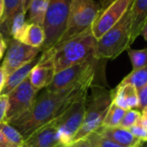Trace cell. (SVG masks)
I'll list each match as a JSON object with an SVG mask.
<instances>
[{"instance_id": "1", "label": "cell", "mask_w": 147, "mask_h": 147, "mask_svg": "<svg viewBox=\"0 0 147 147\" xmlns=\"http://www.w3.org/2000/svg\"><path fill=\"white\" fill-rule=\"evenodd\" d=\"M95 78L55 92L45 90L36 101L32 108L10 122L23 135L24 140L37 128L59 117L74 102L88 93Z\"/></svg>"}, {"instance_id": "2", "label": "cell", "mask_w": 147, "mask_h": 147, "mask_svg": "<svg viewBox=\"0 0 147 147\" xmlns=\"http://www.w3.org/2000/svg\"><path fill=\"white\" fill-rule=\"evenodd\" d=\"M97 39L89 28L77 36L56 44L48 52L52 59L55 72L85 62L95 57Z\"/></svg>"}, {"instance_id": "3", "label": "cell", "mask_w": 147, "mask_h": 147, "mask_svg": "<svg viewBox=\"0 0 147 147\" xmlns=\"http://www.w3.org/2000/svg\"><path fill=\"white\" fill-rule=\"evenodd\" d=\"M92 93L87 97L86 113L81 127L75 134L71 144L85 140L88 135L97 131L103 124L104 119L113 102L112 90L93 84Z\"/></svg>"}, {"instance_id": "4", "label": "cell", "mask_w": 147, "mask_h": 147, "mask_svg": "<svg viewBox=\"0 0 147 147\" xmlns=\"http://www.w3.org/2000/svg\"><path fill=\"white\" fill-rule=\"evenodd\" d=\"M131 6L122 18L97 40L95 57L100 59H114L131 47Z\"/></svg>"}, {"instance_id": "5", "label": "cell", "mask_w": 147, "mask_h": 147, "mask_svg": "<svg viewBox=\"0 0 147 147\" xmlns=\"http://www.w3.org/2000/svg\"><path fill=\"white\" fill-rule=\"evenodd\" d=\"M101 10V2L94 0H72L65 30L57 44L68 40L91 28Z\"/></svg>"}, {"instance_id": "6", "label": "cell", "mask_w": 147, "mask_h": 147, "mask_svg": "<svg viewBox=\"0 0 147 147\" xmlns=\"http://www.w3.org/2000/svg\"><path fill=\"white\" fill-rule=\"evenodd\" d=\"M72 0H49L43 21L45 40L42 52L54 47L63 34Z\"/></svg>"}, {"instance_id": "7", "label": "cell", "mask_w": 147, "mask_h": 147, "mask_svg": "<svg viewBox=\"0 0 147 147\" xmlns=\"http://www.w3.org/2000/svg\"><path fill=\"white\" fill-rule=\"evenodd\" d=\"M104 59L94 57L85 62L68 67L55 74L52 82L45 88L50 92L59 91L95 78L99 64Z\"/></svg>"}, {"instance_id": "8", "label": "cell", "mask_w": 147, "mask_h": 147, "mask_svg": "<svg viewBox=\"0 0 147 147\" xmlns=\"http://www.w3.org/2000/svg\"><path fill=\"white\" fill-rule=\"evenodd\" d=\"M88 93L74 102L59 117H57L58 136L65 147L70 146L71 141L82 125Z\"/></svg>"}, {"instance_id": "9", "label": "cell", "mask_w": 147, "mask_h": 147, "mask_svg": "<svg viewBox=\"0 0 147 147\" xmlns=\"http://www.w3.org/2000/svg\"><path fill=\"white\" fill-rule=\"evenodd\" d=\"M37 92L31 85L29 77L10 91L7 94L9 106L6 122L10 123L28 112L36 101Z\"/></svg>"}, {"instance_id": "10", "label": "cell", "mask_w": 147, "mask_h": 147, "mask_svg": "<svg viewBox=\"0 0 147 147\" xmlns=\"http://www.w3.org/2000/svg\"><path fill=\"white\" fill-rule=\"evenodd\" d=\"M42 52V48L33 47L10 38L8 40L7 51L2 68L8 77L18 68L36 59Z\"/></svg>"}, {"instance_id": "11", "label": "cell", "mask_w": 147, "mask_h": 147, "mask_svg": "<svg viewBox=\"0 0 147 147\" xmlns=\"http://www.w3.org/2000/svg\"><path fill=\"white\" fill-rule=\"evenodd\" d=\"M133 0H115L102 10L91 28L94 36L98 40L112 27H113L125 15Z\"/></svg>"}, {"instance_id": "12", "label": "cell", "mask_w": 147, "mask_h": 147, "mask_svg": "<svg viewBox=\"0 0 147 147\" xmlns=\"http://www.w3.org/2000/svg\"><path fill=\"white\" fill-rule=\"evenodd\" d=\"M23 147H65L58 136L57 118L33 132L24 140Z\"/></svg>"}, {"instance_id": "13", "label": "cell", "mask_w": 147, "mask_h": 147, "mask_svg": "<svg viewBox=\"0 0 147 147\" xmlns=\"http://www.w3.org/2000/svg\"><path fill=\"white\" fill-rule=\"evenodd\" d=\"M55 74V68L49 53L48 52H42V59L32 69L29 75V79L33 88L39 91L49 85Z\"/></svg>"}, {"instance_id": "14", "label": "cell", "mask_w": 147, "mask_h": 147, "mask_svg": "<svg viewBox=\"0 0 147 147\" xmlns=\"http://www.w3.org/2000/svg\"><path fill=\"white\" fill-rule=\"evenodd\" d=\"M95 132L101 136L124 147H137L143 143L140 140L136 138L129 131V129H126L120 127H107L101 126Z\"/></svg>"}, {"instance_id": "15", "label": "cell", "mask_w": 147, "mask_h": 147, "mask_svg": "<svg viewBox=\"0 0 147 147\" xmlns=\"http://www.w3.org/2000/svg\"><path fill=\"white\" fill-rule=\"evenodd\" d=\"M131 45L140 35L147 23V0H133L131 4Z\"/></svg>"}, {"instance_id": "16", "label": "cell", "mask_w": 147, "mask_h": 147, "mask_svg": "<svg viewBox=\"0 0 147 147\" xmlns=\"http://www.w3.org/2000/svg\"><path fill=\"white\" fill-rule=\"evenodd\" d=\"M42 59V54L38 55L36 59L23 65L22 67L16 70L14 72L10 74L5 81L4 86L1 92V95H7L10 91H11L16 86H17L20 83H22L24 79H26L30 74L32 69L40 62Z\"/></svg>"}, {"instance_id": "17", "label": "cell", "mask_w": 147, "mask_h": 147, "mask_svg": "<svg viewBox=\"0 0 147 147\" xmlns=\"http://www.w3.org/2000/svg\"><path fill=\"white\" fill-rule=\"evenodd\" d=\"M18 40L28 46L42 48L45 40L43 27L36 23H28L26 22Z\"/></svg>"}, {"instance_id": "18", "label": "cell", "mask_w": 147, "mask_h": 147, "mask_svg": "<svg viewBox=\"0 0 147 147\" xmlns=\"http://www.w3.org/2000/svg\"><path fill=\"white\" fill-rule=\"evenodd\" d=\"M49 0H34L29 9L28 23H36L42 26Z\"/></svg>"}, {"instance_id": "19", "label": "cell", "mask_w": 147, "mask_h": 147, "mask_svg": "<svg viewBox=\"0 0 147 147\" xmlns=\"http://www.w3.org/2000/svg\"><path fill=\"white\" fill-rule=\"evenodd\" d=\"M131 84L134 86L137 90L144 87L147 84V66L138 70H133L131 73H129L118 85L119 87Z\"/></svg>"}, {"instance_id": "20", "label": "cell", "mask_w": 147, "mask_h": 147, "mask_svg": "<svg viewBox=\"0 0 147 147\" xmlns=\"http://www.w3.org/2000/svg\"><path fill=\"white\" fill-rule=\"evenodd\" d=\"M0 131L12 147H23L24 139L19 131L8 122L0 123Z\"/></svg>"}, {"instance_id": "21", "label": "cell", "mask_w": 147, "mask_h": 147, "mask_svg": "<svg viewBox=\"0 0 147 147\" xmlns=\"http://www.w3.org/2000/svg\"><path fill=\"white\" fill-rule=\"evenodd\" d=\"M126 110L118 107L114 103L112 102L108 112L104 119L102 127H119L122 118L125 115Z\"/></svg>"}, {"instance_id": "22", "label": "cell", "mask_w": 147, "mask_h": 147, "mask_svg": "<svg viewBox=\"0 0 147 147\" xmlns=\"http://www.w3.org/2000/svg\"><path fill=\"white\" fill-rule=\"evenodd\" d=\"M126 51L133 65V70L147 66V47L140 50L132 49L130 47Z\"/></svg>"}, {"instance_id": "23", "label": "cell", "mask_w": 147, "mask_h": 147, "mask_svg": "<svg viewBox=\"0 0 147 147\" xmlns=\"http://www.w3.org/2000/svg\"><path fill=\"white\" fill-rule=\"evenodd\" d=\"M117 88L121 89L125 101L129 109H136L139 108V101L138 90L134 86L131 84H126L121 87L117 86Z\"/></svg>"}, {"instance_id": "24", "label": "cell", "mask_w": 147, "mask_h": 147, "mask_svg": "<svg viewBox=\"0 0 147 147\" xmlns=\"http://www.w3.org/2000/svg\"><path fill=\"white\" fill-rule=\"evenodd\" d=\"M25 23H26L25 14H23V12H19L17 15H16L15 17L11 20V22L10 24V28H9L10 37L18 40L24 28Z\"/></svg>"}, {"instance_id": "25", "label": "cell", "mask_w": 147, "mask_h": 147, "mask_svg": "<svg viewBox=\"0 0 147 147\" xmlns=\"http://www.w3.org/2000/svg\"><path fill=\"white\" fill-rule=\"evenodd\" d=\"M85 140L88 141L91 147H124L108 139L101 136L96 132L88 135Z\"/></svg>"}, {"instance_id": "26", "label": "cell", "mask_w": 147, "mask_h": 147, "mask_svg": "<svg viewBox=\"0 0 147 147\" xmlns=\"http://www.w3.org/2000/svg\"><path fill=\"white\" fill-rule=\"evenodd\" d=\"M141 117V113L138 109H128L126 111L124 117L122 118L119 127L129 129L133 126L136 125Z\"/></svg>"}, {"instance_id": "27", "label": "cell", "mask_w": 147, "mask_h": 147, "mask_svg": "<svg viewBox=\"0 0 147 147\" xmlns=\"http://www.w3.org/2000/svg\"><path fill=\"white\" fill-rule=\"evenodd\" d=\"M129 131L139 140H140L142 142L147 141V129H146L144 127L136 124L133 126L132 127L129 128Z\"/></svg>"}, {"instance_id": "28", "label": "cell", "mask_w": 147, "mask_h": 147, "mask_svg": "<svg viewBox=\"0 0 147 147\" xmlns=\"http://www.w3.org/2000/svg\"><path fill=\"white\" fill-rule=\"evenodd\" d=\"M9 100L7 95H0V123L6 122Z\"/></svg>"}, {"instance_id": "29", "label": "cell", "mask_w": 147, "mask_h": 147, "mask_svg": "<svg viewBox=\"0 0 147 147\" xmlns=\"http://www.w3.org/2000/svg\"><path fill=\"white\" fill-rule=\"evenodd\" d=\"M137 90H138V96H139V101L138 110L141 112L143 109L147 107V84Z\"/></svg>"}, {"instance_id": "30", "label": "cell", "mask_w": 147, "mask_h": 147, "mask_svg": "<svg viewBox=\"0 0 147 147\" xmlns=\"http://www.w3.org/2000/svg\"><path fill=\"white\" fill-rule=\"evenodd\" d=\"M6 49H7V41L3 36L2 33L0 32V59L3 57Z\"/></svg>"}, {"instance_id": "31", "label": "cell", "mask_w": 147, "mask_h": 147, "mask_svg": "<svg viewBox=\"0 0 147 147\" xmlns=\"http://www.w3.org/2000/svg\"><path fill=\"white\" fill-rule=\"evenodd\" d=\"M34 0H22V3H21V11L26 15L27 11L29 10V7H30V4L31 3L33 2Z\"/></svg>"}, {"instance_id": "32", "label": "cell", "mask_w": 147, "mask_h": 147, "mask_svg": "<svg viewBox=\"0 0 147 147\" xmlns=\"http://www.w3.org/2000/svg\"><path fill=\"white\" fill-rule=\"evenodd\" d=\"M6 78H7V76H6L3 69L2 68V66H0V95H1V92L3 90V88L4 86Z\"/></svg>"}, {"instance_id": "33", "label": "cell", "mask_w": 147, "mask_h": 147, "mask_svg": "<svg viewBox=\"0 0 147 147\" xmlns=\"http://www.w3.org/2000/svg\"><path fill=\"white\" fill-rule=\"evenodd\" d=\"M68 147H91L90 145L88 143V141L86 140H80V141H77L72 145H70Z\"/></svg>"}, {"instance_id": "34", "label": "cell", "mask_w": 147, "mask_h": 147, "mask_svg": "<svg viewBox=\"0 0 147 147\" xmlns=\"http://www.w3.org/2000/svg\"><path fill=\"white\" fill-rule=\"evenodd\" d=\"M0 147H12L0 131Z\"/></svg>"}, {"instance_id": "35", "label": "cell", "mask_w": 147, "mask_h": 147, "mask_svg": "<svg viewBox=\"0 0 147 147\" xmlns=\"http://www.w3.org/2000/svg\"><path fill=\"white\" fill-rule=\"evenodd\" d=\"M113 1H115V0H101V1H100L101 4V12L102 10H104L107 6H109Z\"/></svg>"}, {"instance_id": "36", "label": "cell", "mask_w": 147, "mask_h": 147, "mask_svg": "<svg viewBox=\"0 0 147 147\" xmlns=\"http://www.w3.org/2000/svg\"><path fill=\"white\" fill-rule=\"evenodd\" d=\"M137 124H139V125L144 127L146 129H147V120H146V119H143V118L140 117V119H139V121H138Z\"/></svg>"}, {"instance_id": "37", "label": "cell", "mask_w": 147, "mask_h": 147, "mask_svg": "<svg viewBox=\"0 0 147 147\" xmlns=\"http://www.w3.org/2000/svg\"><path fill=\"white\" fill-rule=\"evenodd\" d=\"M140 35H142V36L144 37V39L146 40L147 42V23L145 25L144 28L142 29V31H141V33H140Z\"/></svg>"}, {"instance_id": "38", "label": "cell", "mask_w": 147, "mask_h": 147, "mask_svg": "<svg viewBox=\"0 0 147 147\" xmlns=\"http://www.w3.org/2000/svg\"><path fill=\"white\" fill-rule=\"evenodd\" d=\"M141 118L147 120V107L141 110Z\"/></svg>"}, {"instance_id": "39", "label": "cell", "mask_w": 147, "mask_h": 147, "mask_svg": "<svg viewBox=\"0 0 147 147\" xmlns=\"http://www.w3.org/2000/svg\"><path fill=\"white\" fill-rule=\"evenodd\" d=\"M3 14V0H0V20Z\"/></svg>"}, {"instance_id": "40", "label": "cell", "mask_w": 147, "mask_h": 147, "mask_svg": "<svg viewBox=\"0 0 147 147\" xmlns=\"http://www.w3.org/2000/svg\"><path fill=\"white\" fill-rule=\"evenodd\" d=\"M137 147H145V146H144V145H143V143H142V144L139 145V146H137Z\"/></svg>"}, {"instance_id": "41", "label": "cell", "mask_w": 147, "mask_h": 147, "mask_svg": "<svg viewBox=\"0 0 147 147\" xmlns=\"http://www.w3.org/2000/svg\"></svg>"}]
</instances>
